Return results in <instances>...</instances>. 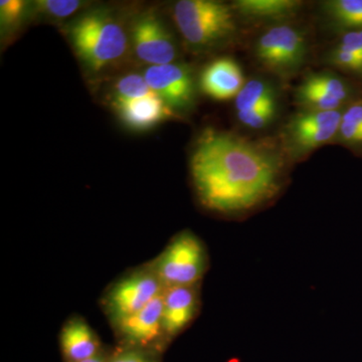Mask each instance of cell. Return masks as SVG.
Masks as SVG:
<instances>
[{"mask_svg":"<svg viewBox=\"0 0 362 362\" xmlns=\"http://www.w3.org/2000/svg\"><path fill=\"white\" fill-rule=\"evenodd\" d=\"M287 160L270 142L209 128L195 142L190 176L206 209L247 214L277 197L287 180Z\"/></svg>","mask_w":362,"mask_h":362,"instance_id":"obj_1","label":"cell"},{"mask_svg":"<svg viewBox=\"0 0 362 362\" xmlns=\"http://www.w3.org/2000/svg\"><path fill=\"white\" fill-rule=\"evenodd\" d=\"M233 6L214 0H180L173 16L176 26L192 49L204 51L235 39L237 18Z\"/></svg>","mask_w":362,"mask_h":362,"instance_id":"obj_2","label":"cell"},{"mask_svg":"<svg viewBox=\"0 0 362 362\" xmlns=\"http://www.w3.org/2000/svg\"><path fill=\"white\" fill-rule=\"evenodd\" d=\"M75 52L94 73L105 70L122 58L128 49L123 26L104 11H92L78 18L69 30Z\"/></svg>","mask_w":362,"mask_h":362,"instance_id":"obj_3","label":"cell"},{"mask_svg":"<svg viewBox=\"0 0 362 362\" xmlns=\"http://www.w3.org/2000/svg\"><path fill=\"white\" fill-rule=\"evenodd\" d=\"M255 57L259 65L279 78L299 73L308 56L306 35L291 23L271 25L256 40Z\"/></svg>","mask_w":362,"mask_h":362,"instance_id":"obj_4","label":"cell"},{"mask_svg":"<svg viewBox=\"0 0 362 362\" xmlns=\"http://www.w3.org/2000/svg\"><path fill=\"white\" fill-rule=\"evenodd\" d=\"M343 110H299L286 122L281 140L282 149L291 161H301L328 143H335Z\"/></svg>","mask_w":362,"mask_h":362,"instance_id":"obj_5","label":"cell"},{"mask_svg":"<svg viewBox=\"0 0 362 362\" xmlns=\"http://www.w3.org/2000/svg\"><path fill=\"white\" fill-rule=\"evenodd\" d=\"M206 266L207 255L202 240L192 233L183 232L171 240L151 270L164 288L197 286Z\"/></svg>","mask_w":362,"mask_h":362,"instance_id":"obj_6","label":"cell"},{"mask_svg":"<svg viewBox=\"0 0 362 362\" xmlns=\"http://www.w3.org/2000/svg\"><path fill=\"white\" fill-rule=\"evenodd\" d=\"M361 97L362 88L333 71L309 74L295 90L300 110H343Z\"/></svg>","mask_w":362,"mask_h":362,"instance_id":"obj_7","label":"cell"},{"mask_svg":"<svg viewBox=\"0 0 362 362\" xmlns=\"http://www.w3.org/2000/svg\"><path fill=\"white\" fill-rule=\"evenodd\" d=\"M164 287L153 271H137L116 283L107 295L109 316L116 324L141 310Z\"/></svg>","mask_w":362,"mask_h":362,"instance_id":"obj_8","label":"cell"},{"mask_svg":"<svg viewBox=\"0 0 362 362\" xmlns=\"http://www.w3.org/2000/svg\"><path fill=\"white\" fill-rule=\"evenodd\" d=\"M143 76L171 110L187 111L194 106L195 83L189 66L177 63L150 66Z\"/></svg>","mask_w":362,"mask_h":362,"instance_id":"obj_9","label":"cell"},{"mask_svg":"<svg viewBox=\"0 0 362 362\" xmlns=\"http://www.w3.org/2000/svg\"><path fill=\"white\" fill-rule=\"evenodd\" d=\"M132 42L136 56L150 66L175 63L177 47L173 35L154 13H145L135 21Z\"/></svg>","mask_w":362,"mask_h":362,"instance_id":"obj_10","label":"cell"},{"mask_svg":"<svg viewBox=\"0 0 362 362\" xmlns=\"http://www.w3.org/2000/svg\"><path fill=\"white\" fill-rule=\"evenodd\" d=\"M246 84L242 66L235 59L223 57L204 66L199 77V88L214 101L235 100Z\"/></svg>","mask_w":362,"mask_h":362,"instance_id":"obj_11","label":"cell"},{"mask_svg":"<svg viewBox=\"0 0 362 362\" xmlns=\"http://www.w3.org/2000/svg\"><path fill=\"white\" fill-rule=\"evenodd\" d=\"M163 292L141 310L116 324L119 332L129 346L144 349L156 341L163 332Z\"/></svg>","mask_w":362,"mask_h":362,"instance_id":"obj_12","label":"cell"},{"mask_svg":"<svg viewBox=\"0 0 362 362\" xmlns=\"http://www.w3.org/2000/svg\"><path fill=\"white\" fill-rule=\"evenodd\" d=\"M199 305L197 285L164 288V334L173 338L182 332L197 316Z\"/></svg>","mask_w":362,"mask_h":362,"instance_id":"obj_13","label":"cell"},{"mask_svg":"<svg viewBox=\"0 0 362 362\" xmlns=\"http://www.w3.org/2000/svg\"><path fill=\"white\" fill-rule=\"evenodd\" d=\"M114 108L131 129H150L173 116V110L156 94L133 100H116Z\"/></svg>","mask_w":362,"mask_h":362,"instance_id":"obj_14","label":"cell"},{"mask_svg":"<svg viewBox=\"0 0 362 362\" xmlns=\"http://www.w3.org/2000/svg\"><path fill=\"white\" fill-rule=\"evenodd\" d=\"M303 2L298 0H238L233 4L238 16L254 23H287L299 13Z\"/></svg>","mask_w":362,"mask_h":362,"instance_id":"obj_15","label":"cell"},{"mask_svg":"<svg viewBox=\"0 0 362 362\" xmlns=\"http://www.w3.org/2000/svg\"><path fill=\"white\" fill-rule=\"evenodd\" d=\"M61 349L66 362H82L100 354V341L82 319H71L61 332Z\"/></svg>","mask_w":362,"mask_h":362,"instance_id":"obj_16","label":"cell"},{"mask_svg":"<svg viewBox=\"0 0 362 362\" xmlns=\"http://www.w3.org/2000/svg\"><path fill=\"white\" fill-rule=\"evenodd\" d=\"M322 8L337 32L362 30V0H330L324 2Z\"/></svg>","mask_w":362,"mask_h":362,"instance_id":"obj_17","label":"cell"},{"mask_svg":"<svg viewBox=\"0 0 362 362\" xmlns=\"http://www.w3.org/2000/svg\"><path fill=\"white\" fill-rule=\"evenodd\" d=\"M335 143L362 158V97L343 111Z\"/></svg>","mask_w":362,"mask_h":362,"instance_id":"obj_18","label":"cell"},{"mask_svg":"<svg viewBox=\"0 0 362 362\" xmlns=\"http://www.w3.org/2000/svg\"><path fill=\"white\" fill-rule=\"evenodd\" d=\"M274 99H278L277 92L269 81L259 78H251L235 97V112L242 113L251 111Z\"/></svg>","mask_w":362,"mask_h":362,"instance_id":"obj_19","label":"cell"},{"mask_svg":"<svg viewBox=\"0 0 362 362\" xmlns=\"http://www.w3.org/2000/svg\"><path fill=\"white\" fill-rule=\"evenodd\" d=\"M156 93L147 84L144 76L139 74H129L124 76L114 87V101L116 100H133L150 96Z\"/></svg>","mask_w":362,"mask_h":362,"instance_id":"obj_20","label":"cell"},{"mask_svg":"<svg viewBox=\"0 0 362 362\" xmlns=\"http://www.w3.org/2000/svg\"><path fill=\"white\" fill-rule=\"evenodd\" d=\"M278 111V99H274L251 111L237 113V118L250 129H264L275 121Z\"/></svg>","mask_w":362,"mask_h":362,"instance_id":"obj_21","label":"cell"},{"mask_svg":"<svg viewBox=\"0 0 362 362\" xmlns=\"http://www.w3.org/2000/svg\"><path fill=\"white\" fill-rule=\"evenodd\" d=\"M326 62L350 77L362 81V59L356 54L335 45L328 52Z\"/></svg>","mask_w":362,"mask_h":362,"instance_id":"obj_22","label":"cell"},{"mask_svg":"<svg viewBox=\"0 0 362 362\" xmlns=\"http://www.w3.org/2000/svg\"><path fill=\"white\" fill-rule=\"evenodd\" d=\"M40 13L57 18H65L77 13L83 6L78 0H42L37 2Z\"/></svg>","mask_w":362,"mask_h":362,"instance_id":"obj_23","label":"cell"},{"mask_svg":"<svg viewBox=\"0 0 362 362\" xmlns=\"http://www.w3.org/2000/svg\"><path fill=\"white\" fill-rule=\"evenodd\" d=\"M108 362H158L156 356L139 347L129 346L117 349L109 356Z\"/></svg>","mask_w":362,"mask_h":362,"instance_id":"obj_24","label":"cell"},{"mask_svg":"<svg viewBox=\"0 0 362 362\" xmlns=\"http://www.w3.org/2000/svg\"><path fill=\"white\" fill-rule=\"evenodd\" d=\"M25 2L21 0H1L0 1V20L1 25L11 26L21 20L25 13Z\"/></svg>","mask_w":362,"mask_h":362,"instance_id":"obj_25","label":"cell"},{"mask_svg":"<svg viewBox=\"0 0 362 362\" xmlns=\"http://www.w3.org/2000/svg\"><path fill=\"white\" fill-rule=\"evenodd\" d=\"M337 45L362 59V30L340 33Z\"/></svg>","mask_w":362,"mask_h":362,"instance_id":"obj_26","label":"cell"},{"mask_svg":"<svg viewBox=\"0 0 362 362\" xmlns=\"http://www.w3.org/2000/svg\"><path fill=\"white\" fill-rule=\"evenodd\" d=\"M109 356H104L103 354L100 352L98 356L92 357V358L87 359L82 362H108Z\"/></svg>","mask_w":362,"mask_h":362,"instance_id":"obj_27","label":"cell"}]
</instances>
